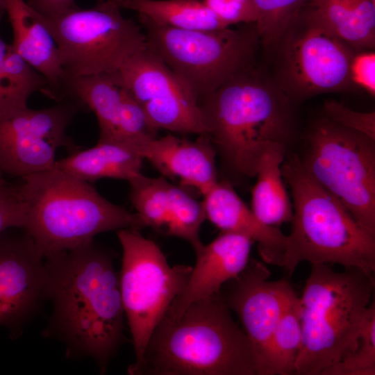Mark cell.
I'll return each mask as SVG.
<instances>
[{
  "instance_id": "obj_32",
  "label": "cell",
  "mask_w": 375,
  "mask_h": 375,
  "mask_svg": "<svg viewBox=\"0 0 375 375\" xmlns=\"http://www.w3.org/2000/svg\"><path fill=\"white\" fill-rule=\"evenodd\" d=\"M227 26L256 24L257 11L253 0H202Z\"/></svg>"
},
{
  "instance_id": "obj_4",
  "label": "cell",
  "mask_w": 375,
  "mask_h": 375,
  "mask_svg": "<svg viewBox=\"0 0 375 375\" xmlns=\"http://www.w3.org/2000/svg\"><path fill=\"white\" fill-rule=\"evenodd\" d=\"M281 173L293 200L291 232L282 266L288 275L303 261L338 264L373 274L375 235L310 175L298 155L285 158Z\"/></svg>"
},
{
  "instance_id": "obj_33",
  "label": "cell",
  "mask_w": 375,
  "mask_h": 375,
  "mask_svg": "<svg viewBox=\"0 0 375 375\" xmlns=\"http://www.w3.org/2000/svg\"><path fill=\"white\" fill-rule=\"evenodd\" d=\"M26 213L18 186L8 183L0 190V234L10 228H24Z\"/></svg>"
},
{
  "instance_id": "obj_26",
  "label": "cell",
  "mask_w": 375,
  "mask_h": 375,
  "mask_svg": "<svg viewBox=\"0 0 375 375\" xmlns=\"http://www.w3.org/2000/svg\"><path fill=\"white\" fill-rule=\"evenodd\" d=\"M302 343L299 298L292 288L288 293L272 340L269 375L294 374V365Z\"/></svg>"
},
{
  "instance_id": "obj_28",
  "label": "cell",
  "mask_w": 375,
  "mask_h": 375,
  "mask_svg": "<svg viewBox=\"0 0 375 375\" xmlns=\"http://www.w3.org/2000/svg\"><path fill=\"white\" fill-rule=\"evenodd\" d=\"M375 374V304L367 310L356 350L325 369L322 375Z\"/></svg>"
},
{
  "instance_id": "obj_30",
  "label": "cell",
  "mask_w": 375,
  "mask_h": 375,
  "mask_svg": "<svg viewBox=\"0 0 375 375\" xmlns=\"http://www.w3.org/2000/svg\"><path fill=\"white\" fill-rule=\"evenodd\" d=\"M310 0H253L260 46L265 47Z\"/></svg>"
},
{
  "instance_id": "obj_6",
  "label": "cell",
  "mask_w": 375,
  "mask_h": 375,
  "mask_svg": "<svg viewBox=\"0 0 375 375\" xmlns=\"http://www.w3.org/2000/svg\"><path fill=\"white\" fill-rule=\"evenodd\" d=\"M374 285L360 269L311 264L299 298L303 343L294 374L322 375L356 350Z\"/></svg>"
},
{
  "instance_id": "obj_23",
  "label": "cell",
  "mask_w": 375,
  "mask_h": 375,
  "mask_svg": "<svg viewBox=\"0 0 375 375\" xmlns=\"http://www.w3.org/2000/svg\"><path fill=\"white\" fill-rule=\"evenodd\" d=\"M312 12L357 51L375 47V0H310Z\"/></svg>"
},
{
  "instance_id": "obj_9",
  "label": "cell",
  "mask_w": 375,
  "mask_h": 375,
  "mask_svg": "<svg viewBox=\"0 0 375 375\" xmlns=\"http://www.w3.org/2000/svg\"><path fill=\"white\" fill-rule=\"evenodd\" d=\"M305 143L299 158L306 171L375 235V139L323 115Z\"/></svg>"
},
{
  "instance_id": "obj_39",
  "label": "cell",
  "mask_w": 375,
  "mask_h": 375,
  "mask_svg": "<svg viewBox=\"0 0 375 375\" xmlns=\"http://www.w3.org/2000/svg\"><path fill=\"white\" fill-rule=\"evenodd\" d=\"M106 0H97V3H101L105 1Z\"/></svg>"
},
{
  "instance_id": "obj_17",
  "label": "cell",
  "mask_w": 375,
  "mask_h": 375,
  "mask_svg": "<svg viewBox=\"0 0 375 375\" xmlns=\"http://www.w3.org/2000/svg\"><path fill=\"white\" fill-rule=\"evenodd\" d=\"M253 241L242 235L224 232L195 251L192 267L182 292L174 300L165 317H177L190 303L219 293L228 281L246 267Z\"/></svg>"
},
{
  "instance_id": "obj_1",
  "label": "cell",
  "mask_w": 375,
  "mask_h": 375,
  "mask_svg": "<svg viewBox=\"0 0 375 375\" xmlns=\"http://www.w3.org/2000/svg\"><path fill=\"white\" fill-rule=\"evenodd\" d=\"M113 258L94 240L44 258L52 311L42 335L62 342L67 359L92 358L101 374L125 341Z\"/></svg>"
},
{
  "instance_id": "obj_36",
  "label": "cell",
  "mask_w": 375,
  "mask_h": 375,
  "mask_svg": "<svg viewBox=\"0 0 375 375\" xmlns=\"http://www.w3.org/2000/svg\"><path fill=\"white\" fill-rule=\"evenodd\" d=\"M8 45L9 44L5 43L0 36V71L8 48Z\"/></svg>"
},
{
  "instance_id": "obj_19",
  "label": "cell",
  "mask_w": 375,
  "mask_h": 375,
  "mask_svg": "<svg viewBox=\"0 0 375 375\" xmlns=\"http://www.w3.org/2000/svg\"><path fill=\"white\" fill-rule=\"evenodd\" d=\"M202 202L206 218L215 226L256 242L263 261L282 267L287 235L276 226L262 223L228 182L218 181L203 195Z\"/></svg>"
},
{
  "instance_id": "obj_31",
  "label": "cell",
  "mask_w": 375,
  "mask_h": 375,
  "mask_svg": "<svg viewBox=\"0 0 375 375\" xmlns=\"http://www.w3.org/2000/svg\"><path fill=\"white\" fill-rule=\"evenodd\" d=\"M324 116L342 126L361 132L375 139V112L353 110L335 100L326 101Z\"/></svg>"
},
{
  "instance_id": "obj_29",
  "label": "cell",
  "mask_w": 375,
  "mask_h": 375,
  "mask_svg": "<svg viewBox=\"0 0 375 375\" xmlns=\"http://www.w3.org/2000/svg\"><path fill=\"white\" fill-rule=\"evenodd\" d=\"M158 130L149 120L142 105L127 90L122 88L117 140L140 152L144 144L157 138Z\"/></svg>"
},
{
  "instance_id": "obj_2",
  "label": "cell",
  "mask_w": 375,
  "mask_h": 375,
  "mask_svg": "<svg viewBox=\"0 0 375 375\" xmlns=\"http://www.w3.org/2000/svg\"><path fill=\"white\" fill-rule=\"evenodd\" d=\"M131 375H257L250 341L220 292L164 316Z\"/></svg>"
},
{
  "instance_id": "obj_34",
  "label": "cell",
  "mask_w": 375,
  "mask_h": 375,
  "mask_svg": "<svg viewBox=\"0 0 375 375\" xmlns=\"http://www.w3.org/2000/svg\"><path fill=\"white\" fill-rule=\"evenodd\" d=\"M351 79L372 97L375 95V53L374 50L357 51L350 66Z\"/></svg>"
},
{
  "instance_id": "obj_10",
  "label": "cell",
  "mask_w": 375,
  "mask_h": 375,
  "mask_svg": "<svg viewBox=\"0 0 375 375\" xmlns=\"http://www.w3.org/2000/svg\"><path fill=\"white\" fill-rule=\"evenodd\" d=\"M117 0L44 19L58 49L60 65L69 76L116 72L147 47L140 25L125 18Z\"/></svg>"
},
{
  "instance_id": "obj_35",
  "label": "cell",
  "mask_w": 375,
  "mask_h": 375,
  "mask_svg": "<svg viewBox=\"0 0 375 375\" xmlns=\"http://www.w3.org/2000/svg\"><path fill=\"white\" fill-rule=\"evenodd\" d=\"M27 3L46 19H52L78 9L74 0H28Z\"/></svg>"
},
{
  "instance_id": "obj_21",
  "label": "cell",
  "mask_w": 375,
  "mask_h": 375,
  "mask_svg": "<svg viewBox=\"0 0 375 375\" xmlns=\"http://www.w3.org/2000/svg\"><path fill=\"white\" fill-rule=\"evenodd\" d=\"M142 158L134 147L117 140H99L89 149L56 160L51 167L86 182L110 178L127 180L141 174Z\"/></svg>"
},
{
  "instance_id": "obj_16",
  "label": "cell",
  "mask_w": 375,
  "mask_h": 375,
  "mask_svg": "<svg viewBox=\"0 0 375 375\" xmlns=\"http://www.w3.org/2000/svg\"><path fill=\"white\" fill-rule=\"evenodd\" d=\"M130 200L145 227L188 242L194 252L203 244L199 237L206 218L202 201L187 188L166 178L140 174L131 179Z\"/></svg>"
},
{
  "instance_id": "obj_11",
  "label": "cell",
  "mask_w": 375,
  "mask_h": 375,
  "mask_svg": "<svg viewBox=\"0 0 375 375\" xmlns=\"http://www.w3.org/2000/svg\"><path fill=\"white\" fill-rule=\"evenodd\" d=\"M122 247L119 288L138 364L154 329L182 292L192 267L171 266L158 245L140 230L117 231Z\"/></svg>"
},
{
  "instance_id": "obj_15",
  "label": "cell",
  "mask_w": 375,
  "mask_h": 375,
  "mask_svg": "<svg viewBox=\"0 0 375 375\" xmlns=\"http://www.w3.org/2000/svg\"><path fill=\"white\" fill-rule=\"evenodd\" d=\"M47 299L44 258L26 231L0 234V325L13 338L40 310Z\"/></svg>"
},
{
  "instance_id": "obj_13",
  "label": "cell",
  "mask_w": 375,
  "mask_h": 375,
  "mask_svg": "<svg viewBox=\"0 0 375 375\" xmlns=\"http://www.w3.org/2000/svg\"><path fill=\"white\" fill-rule=\"evenodd\" d=\"M111 75L142 105L158 129L205 135L197 100L148 47Z\"/></svg>"
},
{
  "instance_id": "obj_38",
  "label": "cell",
  "mask_w": 375,
  "mask_h": 375,
  "mask_svg": "<svg viewBox=\"0 0 375 375\" xmlns=\"http://www.w3.org/2000/svg\"><path fill=\"white\" fill-rule=\"evenodd\" d=\"M8 183L3 177V173L0 171V190H2Z\"/></svg>"
},
{
  "instance_id": "obj_27",
  "label": "cell",
  "mask_w": 375,
  "mask_h": 375,
  "mask_svg": "<svg viewBox=\"0 0 375 375\" xmlns=\"http://www.w3.org/2000/svg\"><path fill=\"white\" fill-rule=\"evenodd\" d=\"M47 85L44 76L9 44L0 71V110L27 106L29 97Z\"/></svg>"
},
{
  "instance_id": "obj_20",
  "label": "cell",
  "mask_w": 375,
  "mask_h": 375,
  "mask_svg": "<svg viewBox=\"0 0 375 375\" xmlns=\"http://www.w3.org/2000/svg\"><path fill=\"white\" fill-rule=\"evenodd\" d=\"M5 3L13 33L12 48L44 76L47 85L42 93L60 101L66 74L44 17L24 0H5Z\"/></svg>"
},
{
  "instance_id": "obj_18",
  "label": "cell",
  "mask_w": 375,
  "mask_h": 375,
  "mask_svg": "<svg viewBox=\"0 0 375 375\" xmlns=\"http://www.w3.org/2000/svg\"><path fill=\"white\" fill-rule=\"evenodd\" d=\"M140 153L165 178L205 195L217 182V151L204 135L191 141L173 135L156 138Z\"/></svg>"
},
{
  "instance_id": "obj_7",
  "label": "cell",
  "mask_w": 375,
  "mask_h": 375,
  "mask_svg": "<svg viewBox=\"0 0 375 375\" xmlns=\"http://www.w3.org/2000/svg\"><path fill=\"white\" fill-rule=\"evenodd\" d=\"M147 47L158 56L199 104L255 63L260 40L256 24L218 30H185L138 15Z\"/></svg>"
},
{
  "instance_id": "obj_14",
  "label": "cell",
  "mask_w": 375,
  "mask_h": 375,
  "mask_svg": "<svg viewBox=\"0 0 375 375\" xmlns=\"http://www.w3.org/2000/svg\"><path fill=\"white\" fill-rule=\"evenodd\" d=\"M265 265L249 259L235 278L227 281L220 294L238 317L256 357L257 375H269L272 340L288 292V279L271 281Z\"/></svg>"
},
{
  "instance_id": "obj_5",
  "label": "cell",
  "mask_w": 375,
  "mask_h": 375,
  "mask_svg": "<svg viewBox=\"0 0 375 375\" xmlns=\"http://www.w3.org/2000/svg\"><path fill=\"white\" fill-rule=\"evenodd\" d=\"M22 180L18 186L26 208L22 229L44 258L91 242L101 233L145 227L136 212L110 202L90 183L60 169L51 167Z\"/></svg>"
},
{
  "instance_id": "obj_12",
  "label": "cell",
  "mask_w": 375,
  "mask_h": 375,
  "mask_svg": "<svg viewBox=\"0 0 375 375\" xmlns=\"http://www.w3.org/2000/svg\"><path fill=\"white\" fill-rule=\"evenodd\" d=\"M83 109L65 99L46 108L0 110V171L22 178L51 168L58 149L71 146L66 131Z\"/></svg>"
},
{
  "instance_id": "obj_24",
  "label": "cell",
  "mask_w": 375,
  "mask_h": 375,
  "mask_svg": "<svg viewBox=\"0 0 375 375\" xmlns=\"http://www.w3.org/2000/svg\"><path fill=\"white\" fill-rule=\"evenodd\" d=\"M65 99H72L84 109L94 113L99 126V140L118 141L117 124L122 88L111 74L66 76L60 101Z\"/></svg>"
},
{
  "instance_id": "obj_37",
  "label": "cell",
  "mask_w": 375,
  "mask_h": 375,
  "mask_svg": "<svg viewBox=\"0 0 375 375\" xmlns=\"http://www.w3.org/2000/svg\"><path fill=\"white\" fill-rule=\"evenodd\" d=\"M5 13H6V6L5 0H0V22L2 19Z\"/></svg>"
},
{
  "instance_id": "obj_25",
  "label": "cell",
  "mask_w": 375,
  "mask_h": 375,
  "mask_svg": "<svg viewBox=\"0 0 375 375\" xmlns=\"http://www.w3.org/2000/svg\"><path fill=\"white\" fill-rule=\"evenodd\" d=\"M121 8L138 12L151 22L185 30L228 28L202 0H117Z\"/></svg>"
},
{
  "instance_id": "obj_22",
  "label": "cell",
  "mask_w": 375,
  "mask_h": 375,
  "mask_svg": "<svg viewBox=\"0 0 375 375\" xmlns=\"http://www.w3.org/2000/svg\"><path fill=\"white\" fill-rule=\"evenodd\" d=\"M287 147L277 142L267 144L256 167L257 180L251 191V210L269 226L290 222L293 216L292 205L281 173Z\"/></svg>"
},
{
  "instance_id": "obj_3",
  "label": "cell",
  "mask_w": 375,
  "mask_h": 375,
  "mask_svg": "<svg viewBox=\"0 0 375 375\" xmlns=\"http://www.w3.org/2000/svg\"><path fill=\"white\" fill-rule=\"evenodd\" d=\"M293 103L270 74L254 63L200 103L205 135L228 169L254 177L265 146H288L293 138Z\"/></svg>"
},
{
  "instance_id": "obj_8",
  "label": "cell",
  "mask_w": 375,
  "mask_h": 375,
  "mask_svg": "<svg viewBox=\"0 0 375 375\" xmlns=\"http://www.w3.org/2000/svg\"><path fill=\"white\" fill-rule=\"evenodd\" d=\"M269 74L293 102L354 87L350 66L357 51L306 6L267 45Z\"/></svg>"
}]
</instances>
